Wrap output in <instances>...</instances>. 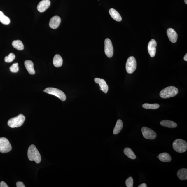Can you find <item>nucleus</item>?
Wrapping results in <instances>:
<instances>
[{
  "mask_svg": "<svg viewBox=\"0 0 187 187\" xmlns=\"http://www.w3.org/2000/svg\"><path fill=\"white\" fill-rule=\"evenodd\" d=\"M141 131L144 137L148 139L153 140L156 138V133L151 129L146 127H142Z\"/></svg>",
  "mask_w": 187,
  "mask_h": 187,
  "instance_id": "8",
  "label": "nucleus"
},
{
  "mask_svg": "<svg viewBox=\"0 0 187 187\" xmlns=\"http://www.w3.org/2000/svg\"><path fill=\"white\" fill-rule=\"evenodd\" d=\"M25 66L28 72L31 75H34L35 71L34 68V64L30 60H26L25 62Z\"/></svg>",
  "mask_w": 187,
  "mask_h": 187,
  "instance_id": "15",
  "label": "nucleus"
},
{
  "mask_svg": "<svg viewBox=\"0 0 187 187\" xmlns=\"http://www.w3.org/2000/svg\"><path fill=\"white\" fill-rule=\"evenodd\" d=\"M157 42L154 39H152L149 42L148 46V51L151 57H154L156 53Z\"/></svg>",
  "mask_w": 187,
  "mask_h": 187,
  "instance_id": "10",
  "label": "nucleus"
},
{
  "mask_svg": "<svg viewBox=\"0 0 187 187\" xmlns=\"http://www.w3.org/2000/svg\"><path fill=\"white\" fill-rule=\"evenodd\" d=\"M138 187H147V184L145 183H143L139 185L138 186Z\"/></svg>",
  "mask_w": 187,
  "mask_h": 187,
  "instance_id": "31",
  "label": "nucleus"
},
{
  "mask_svg": "<svg viewBox=\"0 0 187 187\" xmlns=\"http://www.w3.org/2000/svg\"><path fill=\"white\" fill-rule=\"evenodd\" d=\"M160 125L162 126L168 128H174L177 127V124L173 121L167 120H164L161 121Z\"/></svg>",
  "mask_w": 187,
  "mask_h": 187,
  "instance_id": "17",
  "label": "nucleus"
},
{
  "mask_svg": "<svg viewBox=\"0 0 187 187\" xmlns=\"http://www.w3.org/2000/svg\"><path fill=\"white\" fill-rule=\"evenodd\" d=\"M51 2L49 0H42L39 3L37 9L39 12H43L49 8Z\"/></svg>",
  "mask_w": 187,
  "mask_h": 187,
  "instance_id": "11",
  "label": "nucleus"
},
{
  "mask_svg": "<svg viewBox=\"0 0 187 187\" xmlns=\"http://www.w3.org/2000/svg\"><path fill=\"white\" fill-rule=\"evenodd\" d=\"M25 118L23 115L20 114L16 117L11 118L8 121V125L11 128H15L21 126L25 121Z\"/></svg>",
  "mask_w": 187,
  "mask_h": 187,
  "instance_id": "3",
  "label": "nucleus"
},
{
  "mask_svg": "<svg viewBox=\"0 0 187 187\" xmlns=\"http://www.w3.org/2000/svg\"><path fill=\"white\" fill-rule=\"evenodd\" d=\"M105 53L107 56L109 58H111L114 53V49L111 41L108 38L105 40Z\"/></svg>",
  "mask_w": 187,
  "mask_h": 187,
  "instance_id": "9",
  "label": "nucleus"
},
{
  "mask_svg": "<svg viewBox=\"0 0 187 187\" xmlns=\"http://www.w3.org/2000/svg\"><path fill=\"white\" fill-rule=\"evenodd\" d=\"M7 184L4 181H2L0 183V187H8Z\"/></svg>",
  "mask_w": 187,
  "mask_h": 187,
  "instance_id": "30",
  "label": "nucleus"
},
{
  "mask_svg": "<svg viewBox=\"0 0 187 187\" xmlns=\"http://www.w3.org/2000/svg\"><path fill=\"white\" fill-rule=\"evenodd\" d=\"M168 38L172 43H174L177 41L178 34L174 29L172 28H169L167 31Z\"/></svg>",
  "mask_w": 187,
  "mask_h": 187,
  "instance_id": "13",
  "label": "nucleus"
},
{
  "mask_svg": "<svg viewBox=\"0 0 187 187\" xmlns=\"http://www.w3.org/2000/svg\"><path fill=\"white\" fill-rule=\"evenodd\" d=\"M173 147L174 150L177 153H184L187 149V143L186 141L179 139L174 141Z\"/></svg>",
  "mask_w": 187,
  "mask_h": 187,
  "instance_id": "4",
  "label": "nucleus"
},
{
  "mask_svg": "<svg viewBox=\"0 0 187 187\" xmlns=\"http://www.w3.org/2000/svg\"><path fill=\"white\" fill-rule=\"evenodd\" d=\"M184 59L185 61H187V54L186 53V55H185Z\"/></svg>",
  "mask_w": 187,
  "mask_h": 187,
  "instance_id": "32",
  "label": "nucleus"
},
{
  "mask_svg": "<svg viewBox=\"0 0 187 187\" xmlns=\"http://www.w3.org/2000/svg\"><path fill=\"white\" fill-rule=\"evenodd\" d=\"M123 124L121 120H118L116 122L115 127L113 130L114 134H117L120 132L123 128Z\"/></svg>",
  "mask_w": 187,
  "mask_h": 187,
  "instance_id": "21",
  "label": "nucleus"
},
{
  "mask_svg": "<svg viewBox=\"0 0 187 187\" xmlns=\"http://www.w3.org/2000/svg\"><path fill=\"white\" fill-rule=\"evenodd\" d=\"M124 153L129 158L132 160H135L136 158V155L132 150L129 148H126L124 150Z\"/></svg>",
  "mask_w": 187,
  "mask_h": 187,
  "instance_id": "22",
  "label": "nucleus"
},
{
  "mask_svg": "<svg viewBox=\"0 0 187 187\" xmlns=\"http://www.w3.org/2000/svg\"><path fill=\"white\" fill-rule=\"evenodd\" d=\"M0 22L5 25H8L10 23V18L5 16L1 11H0Z\"/></svg>",
  "mask_w": 187,
  "mask_h": 187,
  "instance_id": "24",
  "label": "nucleus"
},
{
  "mask_svg": "<svg viewBox=\"0 0 187 187\" xmlns=\"http://www.w3.org/2000/svg\"><path fill=\"white\" fill-rule=\"evenodd\" d=\"M109 14L112 17V18L118 22H121L122 21V18L121 16L118 13L117 11L113 8H111L109 11Z\"/></svg>",
  "mask_w": 187,
  "mask_h": 187,
  "instance_id": "16",
  "label": "nucleus"
},
{
  "mask_svg": "<svg viewBox=\"0 0 187 187\" xmlns=\"http://www.w3.org/2000/svg\"><path fill=\"white\" fill-rule=\"evenodd\" d=\"M16 186L17 187H25L23 183L21 182H18L16 183Z\"/></svg>",
  "mask_w": 187,
  "mask_h": 187,
  "instance_id": "29",
  "label": "nucleus"
},
{
  "mask_svg": "<svg viewBox=\"0 0 187 187\" xmlns=\"http://www.w3.org/2000/svg\"><path fill=\"white\" fill-rule=\"evenodd\" d=\"M15 58V55L13 53H11L9 54L8 56H6L5 58V62L10 63L13 62Z\"/></svg>",
  "mask_w": 187,
  "mask_h": 187,
  "instance_id": "26",
  "label": "nucleus"
},
{
  "mask_svg": "<svg viewBox=\"0 0 187 187\" xmlns=\"http://www.w3.org/2000/svg\"><path fill=\"white\" fill-rule=\"evenodd\" d=\"M10 71L13 73H16L19 71V67L18 63H15L13 64L10 68Z\"/></svg>",
  "mask_w": 187,
  "mask_h": 187,
  "instance_id": "27",
  "label": "nucleus"
},
{
  "mask_svg": "<svg viewBox=\"0 0 187 187\" xmlns=\"http://www.w3.org/2000/svg\"><path fill=\"white\" fill-rule=\"evenodd\" d=\"M94 81L97 84H99L100 87V90L105 93H107L109 90V87L106 84V81L103 79L96 78L94 79Z\"/></svg>",
  "mask_w": 187,
  "mask_h": 187,
  "instance_id": "14",
  "label": "nucleus"
},
{
  "mask_svg": "<svg viewBox=\"0 0 187 187\" xmlns=\"http://www.w3.org/2000/svg\"><path fill=\"white\" fill-rule=\"evenodd\" d=\"M178 92L177 88L174 86H170L167 87L161 90L160 95L161 97L167 99L176 95Z\"/></svg>",
  "mask_w": 187,
  "mask_h": 187,
  "instance_id": "2",
  "label": "nucleus"
},
{
  "mask_svg": "<svg viewBox=\"0 0 187 187\" xmlns=\"http://www.w3.org/2000/svg\"><path fill=\"white\" fill-rule=\"evenodd\" d=\"M125 184L127 187H133L134 185V180L132 177H129L125 181Z\"/></svg>",
  "mask_w": 187,
  "mask_h": 187,
  "instance_id": "28",
  "label": "nucleus"
},
{
  "mask_svg": "<svg viewBox=\"0 0 187 187\" xmlns=\"http://www.w3.org/2000/svg\"><path fill=\"white\" fill-rule=\"evenodd\" d=\"M185 3L186 4H187V0H184Z\"/></svg>",
  "mask_w": 187,
  "mask_h": 187,
  "instance_id": "33",
  "label": "nucleus"
},
{
  "mask_svg": "<svg viewBox=\"0 0 187 187\" xmlns=\"http://www.w3.org/2000/svg\"><path fill=\"white\" fill-rule=\"evenodd\" d=\"M12 149V146L7 139L0 138V152L6 153L11 151Z\"/></svg>",
  "mask_w": 187,
  "mask_h": 187,
  "instance_id": "6",
  "label": "nucleus"
},
{
  "mask_svg": "<svg viewBox=\"0 0 187 187\" xmlns=\"http://www.w3.org/2000/svg\"><path fill=\"white\" fill-rule=\"evenodd\" d=\"M137 63L136 59L133 56L129 57L126 64V69L127 73L132 74L136 70Z\"/></svg>",
  "mask_w": 187,
  "mask_h": 187,
  "instance_id": "7",
  "label": "nucleus"
},
{
  "mask_svg": "<svg viewBox=\"0 0 187 187\" xmlns=\"http://www.w3.org/2000/svg\"><path fill=\"white\" fill-rule=\"evenodd\" d=\"M43 91L48 94L56 96L62 101H64L66 100V97L65 94L62 90L58 89L53 88H46Z\"/></svg>",
  "mask_w": 187,
  "mask_h": 187,
  "instance_id": "5",
  "label": "nucleus"
},
{
  "mask_svg": "<svg viewBox=\"0 0 187 187\" xmlns=\"http://www.w3.org/2000/svg\"><path fill=\"white\" fill-rule=\"evenodd\" d=\"M12 45L14 48L18 50H22L24 49V45L21 40H14L12 42Z\"/></svg>",
  "mask_w": 187,
  "mask_h": 187,
  "instance_id": "23",
  "label": "nucleus"
},
{
  "mask_svg": "<svg viewBox=\"0 0 187 187\" xmlns=\"http://www.w3.org/2000/svg\"><path fill=\"white\" fill-rule=\"evenodd\" d=\"M177 176L181 180H186L187 179V169L183 168L179 169L177 172Z\"/></svg>",
  "mask_w": 187,
  "mask_h": 187,
  "instance_id": "20",
  "label": "nucleus"
},
{
  "mask_svg": "<svg viewBox=\"0 0 187 187\" xmlns=\"http://www.w3.org/2000/svg\"><path fill=\"white\" fill-rule=\"evenodd\" d=\"M142 107L144 109H156L160 107V106L158 104H151L145 103L142 105Z\"/></svg>",
  "mask_w": 187,
  "mask_h": 187,
  "instance_id": "25",
  "label": "nucleus"
},
{
  "mask_svg": "<svg viewBox=\"0 0 187 187\" xmlns=\"http://www.w3.org/2000/svg\"><path fill=\"white\" fill-rule=\"evenodd\" d=\"M158 158L161 162H171L172 157L171 155L167 153H160L158 155Z\"/></svg>",
  "mask_w": 187,
  "mask_h": 187,
  "instance_id": "18",
  "label": "nucleus"
},
{
  "mask_svg": "<svg viewBox=\"0 0 187 187\" xmlns=\"http://www.w3.org/2000/svg\"><path fill=\"white\" fill-rule=\"evenodd\" d=\"M27 156L29 160L34 161L37 164L40 163L41 162V156L34 144H32L29 147L27 151Z\"/></svg>",
  "mask_w": 187,
  "mask_h": 187,
  "instance_id": "1",
  "label": "nucleus"
},
{
  "mask_svg": "<svg viewBox=\"0 0 187 187\" xmlns=\"http://www.w3.org/2000/svg\"><path fill=\"white\" fill-rule=\"evenodd\" d=\"M53 63L55 67H59L62 66L63 63L62 57L59 55H55L54 57Z\"/></svg>",
  "mask_w": 187,
  "mask_h": 187,
  "instance_id": "19",
  "label": "nucleus"
},
{
  "mask_svg": "<svg viewBox=\"0 0 187 187\" xmlns=\"http://www.w3.org/2000/svg\"><path fill=\"white\" fill-rule=\"evenodd\" d=\"M61 22V19L60 17L55 16L51 18L49 22L50 27L53 29H56L60 25Z\"/></svg>",
  "mask_w": 187,
  "mask_h": 187,
  "instance_id": "12",
  "label": "nucleus"
},
{
  "mask_svg": "<svg viewBox=\"0 0 187 187\" xmlns=\"http://www.w3.org/2000/svg\"><path fill=\"white\" fill-rule=\"evenodd\" d=\"M157 158H158V156H157Z\"/></svg>",
  "mask_w": 187,
  "mask_h": 187,
  "instance_id": "34",
  "label": "nucleus"
}]
</instances>
